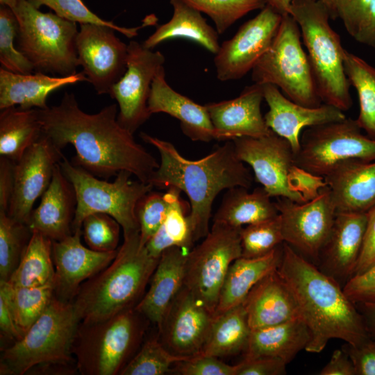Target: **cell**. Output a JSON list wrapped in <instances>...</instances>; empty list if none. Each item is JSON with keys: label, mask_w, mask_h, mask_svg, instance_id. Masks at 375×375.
I'll return each instance as SVG.
<instances>
[{"label": "cell", "mask_w": 375, "mask_h": 375, "mask_svg": "<svg viewBox=\"0 0 375 375\" xmlns=\"http://www.w3.org/2000/svg\"><path fill=\"white\" fill-rule=\"evenodd\" d=\"M117 112L112 103L87 113L74 94L67 92L58 105L39 109L43 134L60 149L69 144L74 147L72 163L98 178L108 179L126 171L148 183L159 164L119 123Z\"/></svg>", "instance_id": "cell-1"}, {"label": "cell", "mask_w": 375, "mask_h": 375, "mask_svg": "<svg viewBox=\"0 0 375 375\" xmlns=\"http://www.w3.org/2000/svg\"><path fill=\"white\" fill-rule=\"evenodd\" d=\"M141 138L154 147L160 162L149 180L153 188H176L188 196V215L194 242L208 232L212 206L224 190L234 187L250 188L253 176L245 163L236 155L232 140L217 147L205 157L190 160L183 157L169 142L140 133Z\"/></svg>", "instance_id": "cell-2"}, {"label": "cell", "mask_w": 375, "mask_h": 375, "mask_svg": "<svg viewBox=\"0 0 375 375\" xmlns=\"http://www.w3.org/2000/svg\"><path fill=\"white\" fill-rule=\"evenodd\" d=\"M277 270L310 331L306 351L319 353L331 339L356 346L370 338L361 313L339 282L285 242Z\"/></svg>", "instance_id": "cell-3"}, {"label": "cell", "mask_w": 375, "mask_h": 375, "mask_svg": "<svg viewBox=\"0 0 375 375\" xmlns=\"http://www.w3.org/2000/svg\"><path fill=\"white\" fill-rule=\"evenodd\" d=\"M160 258L140 242V232L124 236L115 259L85 281L72 303L81 322L107 319L136 306Z\"/></svg>", "instance_id": "cell-4"}, {"label": "cell", "mask_w": 375, "mask_h": 375, "mask_svg": "<svg viewBox=\"0 0 375 375\" xmlns=\"http://www.w3.org/2000/svg\"><path fill=\"white\" fill-rule=\"evenodd\" d=\"M290 15L299 25L322 103L349 110L353 101L344 72L345 49L330 25L326 6L321 0H292Z\"/></svg>", "instance_id": "cell-5"}, {"label": "cell", "mask_w": 375, "mask_h": 375, "mask_svg": "<svg viewBox=\"0 0 375 375\" xmlns=\"http://www.w3.org/2000/svg\"><path fill=\"white\" fill-rule=\"evenodd\" d=\"M147 320L133 308L105 319L81 321L72 345L78 372L82 375L119 374L136 353Z\"/></svg>", "instance_id": "cell-6"}, {"label": "cell", "mask_w": 375, "mask_h": 375, "mask_svg": "<svg viewBox=\"0 0 375 375\" xmlns=\"http://www.w3.org/2000/svg\"><path fill=\"white\" fill-rule=\"evenodd\" d=\"M10 8L19 24L17 48L37 72L66 76L80 65L76 39V23L56 13L42 12L28 0H0Z\"/></svg>", "instance_id": "cell-7"}, {"label": "cell", "mask_w": 375, "mask_h": 375, "mask_svg": "<svg viewBox=\"0 0 375 375\" xmlns=\"http://www.w3.org/2000/svg\"><path fill=\"white\" fill-rule=\"evenodd\" d=\"M80 322L73 303L54 296L26 333L2 351L0 374L22 375L41 364L76 362L72 345Z\"/></svg>", "instance_id": "cell-8"}, {"label": "cell", "mask_w": 375, "mask_h": 375, "mask_svg": "<svg viewBox=\"0 0 375 375\" xmlns=\"http://www.w3.org/2000/svg\"><path fill=\"white\" fill-rule=\"evenodd\" d=\"M59 164L76 195L73 232L81 229L83 219L96 212L105 213L115 219L123 230L124 236L140 232L136 207L139 201L153 188L151 183L132 181V174L126 171L119 172L112 182L100 179L69 162L65 156Z\"/></svg>", "instance_id": "cell-9"}, {"label": "cell", "mask_w": 375, "mask_h": 375, "mask_svg": "<svg viewBox=\"0 0 375 375\" xmlns=\"http://www.w3.org/2000/svg\"><path fill=\"white\" fill-rule=\"evenodd\" d=\"M298 24L290 15L281 22L267 51L251 70L254 83L272 84L292 101L310 108L323 103L317 92Z\"/></svg>", "instance_id": "cell-10"}, {"label": "cell", "mask_w": 375, "mask_h": 375, "mask_svg": "<svg viewBox=\"0 0 375 375\" xmlns=\"http://www.w3.org/2000/svg\"><path fill=\"white\" fill-rule=\"evenodd\" d=\"M356 119L347 117L306 128L300 136L294 164L324 178L342 161H374L375 140L364 135Z\"/></svg>", "instance_id": "cell-11"}, {"label": "cell", "mask_w": 375, "mask_h": 375, "mask_svg": "<svg viewBox=\"0 0 375 375\" xmlns=\"http://www.w3.org/2000/svg\"><path fill=\"white\" fill-rule=\"evenodd\" d=\"M242 228L213 222L203 241L188 255L184 286L213 315L228 270L242 256Z\"/></svg>", "instance_id": "cell-12"}, {"label": "cell", "mask_w": 375, "mask_h": 375, "mask_svg": "<svg viewBox=\"0 0 375 375\" xmlns=\"http://www.w3.org/2000/svg\"><path fill=\"white\" fill-rule=\"evenodd\" d=\"M284 242L306 259L317 261L331 231L336 209L328 185L314 199L297 203L277 197Z\"/></svg>", "instance_id": "cell-13"}, {"label": "cell", "mask_w": 375, "mask_h": 375, "mask_svg": "<svg viewBox=\"0 0 375 375\" xmlns=\"http://www.w3.org/2000/svg\"><path fill=\"white\" fill-rule=\"evenodd\" d=\"M165 61L159 51H153L135 40L128 44L127 69L108 94L117 103V121L132 133L151 116L148 99L151 83Z\"/></svg>", "instance_id": "cell-14"}, {"label": "cell", "mask_w": 375, "mask_h": 375, "mask_svg": "<svg viewBox=\"0 0 375 375\" xmlns=\"http://www.w3.org/2000/svg\"><path fill=\"white\" fill-rule=\"evenodd\" d=\"M238 158L249 165L256 180L271 197H286L297 203L307 201L290 185L294 153L290 143L274 131L259 137L232 140Z\"/></svg>", "instance_id": "cell-15"}, {"label": "cell", "mask_w": 375, "mask_h": 375, "mask_svg": "<svg viewBox=\"0 0 375 375\" xmlns=\"http://www.w3.org/2000/svg\"><path fill=\"white\" fill-rule=\"evenodd\" d=\"M281 19V14L266 5L223 42L214 58L217 78L221 81L238 80L251 71L271 46Z\"/></svg>", "instance_id": "cell-16"}, {"label": "cell", "mask_w": 375, "mask_h": 375, "mask_svg": "<svg viewBox=\"0 0 375 375\" xmlns=\"http://www.w3.org/2000/svg\"><path fill=\"white\" fill-rule=\"evenodd\" d=\"M115 29L97 24H81L76 47L83 73L98 94H109L127 69L128 44Z\"/></svg>", "instance_id": "cell-17"}, {"label": "cell", "mask_w": 375, "mask_h": 375, "mask_svg": "<svg viewBox=\"0 0 375 375\" xmlns=\"http://www.w3.org/2000/svg\"><path fill=\"white\" fill-rule=\"evenodd\" d=\"M63 156L61 149L42 134L15 162L14 188L7 211L10 217L27 223L35 201L49 187L53 170Z\"/></svg>", "instance_id": "cell-18"}, {"label": "cell", "mask_w": 375, "mask_h": 375, "mask_svg": "<svg viewBox=\"0 0 375 375\" xmlns=\"http://www.w3.org/2000/svg\"><path fill=\"white\" fill-rule=\"evenodd\" d=\"M81 235L78 229L62 240L53 241L54 296L63 301L72 302L81 285L107 267L118 251H94L81 243Z\"/></svg>", "instance_id": "cell-19"}, {"label": "cell", "mask_w": 375, "mask_h": 375, "mask_svg": "<svg viewBox=\"0 0 375 375\" xmlns=\"http://www.w3.org/2000/svg\"><path fill=\"white\" fill-rule=\"evenodd\" d=\"M214 315L184 285L172 303L160 329L162 341L174 353L197 355Z\"/></svg>", "instance_id": "cell-20"}, {"label": "cell", "mask_w": 375, "mask_h": 375, "mask_svg": "<svg viewBox=\"0 0 375 375\" xmlns=\"http://www.w3.org/2000/svg\"><path fill=\"white\" fill-rule=\"evenodd\" d=\"M264 99L263 85L247 86L232 99L206 103L205 106L214 128L215 140L230 141L242 137L259 138L272 130L261 112Z\"/></svg>", "instance_id": "cell-21"}, {"label": "cell", "mask_w": 375, "mask_h": 375, "mask_svg": "<svg viewBox=\"0 0 375 375\" xmlns=\"http://www.w3.org/2000/svg\"><path fill=\"white\" fill-rule=\"evenodd\" d=\"M262 85L264 99L269 106L264 115L265 123L290 143L294 154L299 149L300 134L303 128L347 117L342 110L333 106L322 103L316 108L304 106L286 97L278 87L272 84Z\"/></svg>", "instance_id": "cell-22"}, {"label": "cell", "mask_w": 375, "mask_h": 375, "mask_svg": "<svg viewBox=\"0 0 375 375\" xmlns=\"http://www.w3.org/2000/svg\"><path fill=\"white\" fill-rule=\"evenodd\" d=\"M367 221V213L336 212L330 234L320 251L318 262L321 266L319 269L340 284V282L345 284L353 276Z\"/></svg>", "instance_id": "cell-23"}, {"label": "cell", "mask_w": 375, "mask_h": 375, "mask_svg": "<svg viewBox=\"0 0 375 375\" xmlns=\"http://www.w3.org/2000/svg\"><path fill=\"white\" fill-rule=\"evenodd\" d=\"M41 197L39 206L33 210L26 223L31 231L39 232L52 241L62 240L72 235L76 195L59 163Z\"/></svg>", "instance_id": "cell-24"}, {"label": "cell", "mask_w": 375, "mask_h": 375, "mask_svg": "<svg viewBox=\"0 0 375 375\" xmlns=\"http://www.w3.org/2000/svg\"><path fill=\"white\" fill-rule=\"evenodd\" d=\"M190 251L172 247L162 252L151 277L148 291L135 307L159 330L172 303L184 285Z\"/></svg>", "instance_id": "cell-25"}, {"label": "cell", "mask_w": 375, "mask_h": 375, "mask_svg": "<svg viewBox=\"0 0 375 375\" xmlns=\"http://www.w3.org/2000/svg\"><path fill=\"white\" fill-rule=\"evenodd\" d=\"M149 114L164 112L177 119L182 132L193 141L215 140L214 128L205 105L175 91L167 82L164 66L156 74L148 99Z\"/></svg>", "instance_id": "cell-26"}, {"label": "cell", "mask_w": 375, "mask_h": 375, "mask_svg": "<svg viewBox=\"0 0 375 375\" xmlns=\"http://www.w3.org/2000/svg\"><path fill=\"white\" fill-rule=\"evenodd\" d=\"M324 179L336 212L367 213L375 206V160L342 161Z\"/></svg>", "instance_id": "cell-27"}, {"label": "cell", "mask_w": 375, "mask_h": 375, "mask_svg": "<svg viewBox=\"0 0 375 375\" xmlns=\"http://www.w3.org/2000/svg\"><path fill=\"white\" fill-rule=\"evenodd\" d=\"M242 303L251 330L301 317L292 292L277 269L262 278Z\"/></svg>", "instance_id": "cell-28"}, {"label": "cell", "mask_w": 375, "mask_h": 375, "mask_svg": "<svg viewBox=\"0 0 375 375\" xmlns=\"http://www.w3.org/2000/svg\"><path fill=\"white\" fill-rule=\"evenodd\" d=\"M88 81L82 72L66 76L43 72L23 74L0 69V109L17 106L24 109H45L47 99L53 91L68 85Z\"/></svg>", "instance_id": "cell-29"}, {"label": "cell", "mask_w": 375, "mask_h": 375, "mask_svg": "<svg viewBox=\"0 0 375 375\" xmlns=\"http://www.w3.org/2000/svg\"><path fill=\"white\" fill-rule=\"evenodd\" d=\"M283 243L258 257H240L231 265L225 277L214 316L242 304L251 290L265 276L278 269Z\"/></svg>", "instance_id": "cell-30"}, {"label": "cell", "mask_w": 375, "mask_h": 375, "mask_svg": "<svg viewBox=\"0 0 375 375\" xmlns=\"http://www.w3.org/2000/svg\"><path fill=\"white\" fill-rule=\"evenodd\" d=\"M310 339V331L301 317L253 329L244 358L274 357L288 364L299 351L306 350Z\"/></svg>", "instance_id": "cell-31"}, {"label": "cell", "mask_w": 375, "mask_h": 375, "mask_svg": "<svg viewBox=\"0 0 375 375\" xmlns=\"http://www.w3.org/2000/svg\"><path fill=\"white\" fill-rule=\"evenodd\" d=\"M173 7L171 19L161 24L142 43L147 49H153L162 42L172 38H187L216 54L219 49V33L210 26L201 12L183 0H169Z\"/></svg>", "instance_id": "cell-32"}, {"label": "cell", "mask_w": 375, "mask_h": 375, "mask_svg": "<svg viewBox=\"0 0 375 375\" xmlns=\"http://www.w3.org/2000/svg\"><path fill=\"white\" fill-rule=\"evenodd\" d=\"M271 198L262 186L252 192L240 186L228 189L215 214L213 222L242 228L244 225L275 218L279 213Z\"/></svg>", "instance_id": "cell-33"}, {"label": "cell", "mask_w": 375, "mask_h": 375, "mask_svg": "<svg viewBox=\"0 0 375 375\" xmlns=\"http://www.w3.org/2000/svg\"><path fill=\"white\" fill-rule=\"evenodd\" d=\"M251 329L243 303L214 316L198 356L225 357L245 351ZM195 356V355H194Z\"/></svg>", "instance_id": "cell-34"}, {"label": "cell", "mask_w": 375, "mask_h": 375, "mask_svg": "<svg viewBox=\"0 0 375 375\" xmlns=\"http://www.w3.org/2000/svg\"><path fill=\"white\" fill-rule=\"evenodd\" d=\"M1 110L0 156L17 162L43 134L39 108L12 106Z\"/></svg>", "instance_id": "cell-35"}, {"label": "cell", "mask_w": 375, "mask_h": 375, "mask_svg": "<svg viewBox=\"0 0 375 375\" xmlns=\"http://www.w3.org/2000/svg\"><path fill=\"white\" fill-rule=\"evenodd\" d=\"M52 244L50 238L39 232H32L21 260L8 281L14 287L53 285Z\"/></svg>", "instance_id": "cell-36"}, {"label": "cell", "mask_w": 375, "mask_h": 375, "mask_svg": "<svg viewBox=\"0 0 375 375\" xmlns=\"http://www.w3.org/2000/svg\"><path fill=\"white\" fill-rule=\"evenodd\" d=\"M344 67L358 97L359 114L356 120L366 135L375 140V68L346 49Z\"/></svg>", "instance_id": "cell-37"}, {"label": "cell", "mask_w": 375, "mask_h": 375, "mask_svg": "<svg viewBox=\"0 0 375 375\" xmlns=\"http://www.w3.org/2000/svg\"><path fill=\"white\" fill-rule=\"evenodd\" d=\"M6 291L16 326L22 337L46 310L54 297L53 285L14 287L0 281Z\"/></svg>", "instance_id": "cell-38"}, {"label": "cell", "mask_w": 375, "mask_h": 375, "mask_svg": "<svg viewBox=\"0 0 375 375\" xmlns=\"http://www.w3.org/2000/svg\"><path fill=\"white\" fill-rule=\"evenodd\" d=\"M32 231L25 223L0 210V281H8L17 267Z\"/></svg>", "instance_id": "cell-39"}, {"label": "cell", "mask_w": 375, "mask_h": 375, "mask_svg": "<svg viewBox=\"0 0 375 375\" xmlns=\"http://www.w3.org/2000/svg\"><path fill=\"white\" fill-rule=\"evenodd\" d=\"M191 356L172 353L156 337L147 340L120 372V375H162L171 367Z\"/></svg>", "instance_id": "cell-40"}, {"label": "cell", "mask_w": 375, "mask_h": 375, "mask_svg": "<svg viewBox=\"0 0 375 375\" xmlns=\"http://www.w3.org/2000/svg\"><path fill=\"white\" fill-rule=\"evenodd\" d=\"M196 10L208 15L219 34L249 12L261 10L265 0H183Z\"/></svg>", "instance_id": "cell-41"}, {"label": "cell", "mask_w": 375, "mask_h": 375, "mask_svg": "<svg viewBox=\"0 0 375 375\" xmlns=\"http://www.w3.org/2000/svg\"><path fill=\"white\" fill-rule=\"evenodd\" d=\"M19 30L17 19L7 6L0 8V62L1 67L17 74H29L35 69L31 62L15 47Z\"/></svg>", "instance_id": "cell-42"}, {"label": "cell", "mask_w": 375, "mask_h": 375, "mask_svg": "<svg viewBox=\"0 0 375 375\" xmlns=\"http://www.w3.org/2000/svg\"><path fill=\"white\" fill-rule=\"evenodd\" d=\"M242 256H264L284 242L279 214L273 219L247 225L240 230Z\"/></svg>", "instance_id": "cell-43"}, {"label": "cell", "mask_w": 375, "mask_h": 375, "mask_svg": "<svg viewBox=\"0 0 375 375\" xmlns=\"http://www.w3.org/2000/svg\"><path fill=\"white\" fill-rule=\"evenodd\" d=\"M121 226L109 215L96 212L88 215L82 223V235L88 247L97 251L118 249Z\"/></svg>", "instance_id": "cell-44"}, {"label": "cell", "mask_w": 375, "mask_h": 375, "mask_svg": "<svg viewBox=\"0 0 375 375\" xmlns=\"http://www.w3.org/2000/svg\"><path fill=\"white\" fill-rule=\"evenodd\" d=\"M35 7L47 6L53 10L57 15L73 22L81 24H92L102 25L115 29L128 38L138 34L141 27L125 28L119 26L112 22L107 21L92 12L82 0H28Z\"/></svg>", "instance_id": "cell-45"}, {"label": "cell", "mask_w": 375, "mask_h": 375, "mask_svg": "<svg viewBox=\"0 0 375 375\" xmlns=\"http://www.w3.org/2000/svg\"><path fill=\"white\" fill-rule=\"evenodd\" d=\"M167 192L150 191L138 203L136 216L140 226V242L147 244L163 224L169 207Z\"/></svg>", "instance_id": "cell-46"}, {"label": "cell", "mask_w": 375, "mask_h": 375, "mask_svg": "<svg viewBox=\"0 0 375 375\" xmlns=\"http://www.w3.org/2000/svg\"><path fill=\"white\" fill-rule=\"evenodd\" d=\"M169 207L165 219L160 228L175 247L189 250L194 243L192 239L186 207L181 197V191L176 188L167 189Z\"/></svg>", "instance_id": "cell-47"}, {"label": "cell", "mask_w": 375, "mask_h": 375, "mask_svg": "<svg viewBox=\"0 0 375 375\" xmlns=\"http://www.w3.org/2000/svg\"><path fill=\"white\" fill-rule=\"evenodd\" d=\"M171 371L181 375H235V365H228L216 357L195 355L176 363Z\"/></svg>", "instance_id": "cell-48"}, {"label": "cell", "mask_w": 375, "mask_h": 375, "mask_svg": "<svg viewBox=\"0 0 375 375\" xmlns=\"http://www.w3.org/2000/svg\"><path fill=\"white\" fill-rule=\"evenodd\" d=\"M343 290L355 304L375 303V263L363 273L351 277Z\"/></svg>", "instance_id": "cell-49"}, {"label": "cell", "mask_w": 375, "mask_h": 375, "mask_svg": "<svg viewBox=\"0 0 375 375\" xmlns=\"http://www.w3.org/2000/svg\"><path fill=\"white\" fill-rule=\"evenodd\" d=\"M372 0H336V12L347 33L353 38Z\"/></svg>", "instance_id": "cell-50"}, {"label": "cell", "mask_w": 375, "mask_h": 375, "mask_svg": "<svg viewBox=\"0 0 375 375\" xmlns=\"http://www.w3.org/2000/svg\"><path fill=\"white\" fill-rule=\"evenodd\" d=\"M287 363L274 357L244 358L235 365V375H283Z\"/></svg>", "instance_id": "cell-51"}, {"label": "cell", "mask_w": 375, "mask_h": 375, "mask_svg": "<svg viewBox=\"0 0 375 375\" xmlns=\"http://www.w3.org/2000/svg\"><path fill=\"white\" fill-rule=\"evenodd\" d=\"M351 358L356 375H375V339L353 346L346 344L342 348Z\"/></svg>", "instance_id": "cell-52"}, {"label": "cell", "mask_w": 375, "mask_h": 375, "mask_svg": "<svg viewBox=\"0 0 375 375\" xmlns=\"http://www.w3.org/2000/svg\"><path fill=\"white\" fill-rule=\"evenodd\" d=\"M292 189L303 195L307 201L316 197L320 190L326 186L323 177L315 176L294 165L290 173Z\"/></svg>", "instance_id": "cell-53"}, {"label": "cell", "mask_w": 375, "mask_h": 375, "mask_svg": "<svg viewBox=\"0 0 375 375\" xmlns=\"http://www.w3.org/2000/svg\"><path fill=\"white\" fill-rule=\"evenodd\" d=\"M367 215L363 243L353 276L363 273L375 263V206Z\"/></svg>", "instance_id": "cell-54"}, {"label": "cell", "mask_w": 375, "mask_h": 375, "mask_svg": "<svg viewBox=\"0 0 375 375\" xmlns=\"http://www.w3.org/2000/svg\"><path fill=\"white\" fill-rule=\"evenodd\" d=\"M15 162L0 157V210L7 212L14 188Z\"/></svg>", "instance_id": "cell-55"}, {"label": "cell", "mask_w": 375, "mask_h": 375, "mask_svg": "<svg viewBox=\"0 0 375 375\" xmlns=\"http://www.w3.org/2000/svg\"><path fill=\"white\" fill-rule=\"evenodd\" d=\"M0 329L3 336L16 341L22 338L13 318L11 307L3 288L0 287Z\"/></svg>", "instance_id": "cell-56"}, {"label": "cell", "mask_w": 375, "mask_h": 375, "mask_svg": "<svg viewBox=\"0 0 375 375\" xmlns=\"http://www.w3.org/2000/svg\"><path fill=\"white\" fill-rule=\"evenodd\" d=\"M320 375H356L353 364L347 353L336 349L329 362L320 371Z\"/></svg>", "instance_id": "cell-57"}, {"label": "cell", "mask_w": 375, "mask_h": 375, "mask_svg": "<svg viewBox=\"0 0 375 375\" xmlns=\"http://www.w3.org/2000/svg\"><path fill=\"white\" fill-rule=\"evenodd\" d=\"M353 38L375 49V0L372 1Z\"/></svg>", "instance_id": "cell-58"}, {"label": "cell", "mask_w": 375, "mask_h": 375, "mask_svg": "<svg viewBox=\"0 0 375 375\" xmlns=\"http://www.w3.org/2000/svg\"><path fill=\"white\" fill-rule=\"evenodd\" d=\"M361 313L370 338L375 339V303L356 304Z\"/></svg>", "instance_id": "cell-59"}, {"label": "cell", "mask_w": 375, "mask_h": 375, "mask_svg": "<svg viewBox=\"0 0 375 375\" xmlns=\"http://www.w3.org/2000/svg\"><path fill=\"white\" fill-rule=\"evenodd\" d=\"M269 6L281 15L290 14L292 0H265Z\"/></svg>", "instance_id": "cell-60"}, {"label": "cell", "mask_w": 375, "mask_h": 375, "mask_svg": "<svg viewBox=\"0 0 375 375\" xmlns=\"http://www.w3.org/2000/svg\"><path fill=\"white\" fill-rule=\"evenodd\" d=\"M326 6L331 19H335L338 18L336 12V0H321Z\"/></svg>", "instance_id": "cell-61"}]
</instances>
